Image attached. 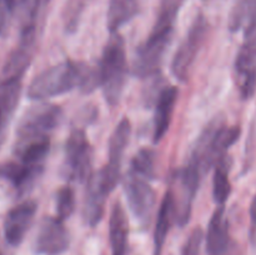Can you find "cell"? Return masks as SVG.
I'll return each instance as SVG.
<instances>
[{
    "instance_id": "31",
    "label": "cell",
    "mask_w": 256,
    "mask_h": 255,
    "mask_svg": "<svg viewBox=\"0 0 256 255\" xmlns=\"http://www.w3.org/2000/svg\"><path fill=\"white\" fill-rule=\"evenodd\" d=\"M0 178H2V164H0Z\"/></svg>"
},
{
    "instance_id": "19",
    "label": "cell",
    "mask_w": 256,
    "mask_h": 255,
    "mask_svg": "<svg viewBox=\"0 0 256 255\" xmlns=\"http://www.w3.org/2000/svg\"><path fill=\"white\" fill-rule=\"evenodd\" d=\"M22 95V80L0 84V146L5 142Z\"/></svg>"
},
{
    "instance_id": "3",
    "label": "cell",
    "mask_w": 256,
    "mask_h": 255,
    "mask_svg": "<svg viewBox=\"0 0 256 255\" xmlns=\"http://www.w3.org/2000/svg\"><path fill=\"white\" fill-rule=\"evenodd\" d=\"M82 62L66 60L38 74L28 88L26 95L32 100H45L79 89L82 79Z\"/></svg>"
},
{
    "instance_id": "13",
    "label": "cell",
    "mask_w": 256,
    "mask_h": 255,
    "mask_svg": "<svg viewBox=\"0 0 256 255\" xmlns=\"http://www.w3.org/2000/svg\"><path fill=\"white\" fill-rule=\"evenodd\" d=\"M35 42H36V35H20L19 45L9 55L0 72V84L22 80V75L32 60Z\"/></svg>"
},
{
    "instance_id": "25",
    "label": "cell",
    "mask_w": 256,
    "mask_h": 255,
    "mask_svg": "<svg viewBox=\"0 0 256 255\" xmlns=\"http://www.w3.org/2000/svg\"><path fill=\"white\" fill-rule=\"evenodd\" d=\"M130 172L144 176L146 179H155V152L149 148L139 150L132 160Z\"/></svg>"
},
{
    "instance_id": "14",
    "label": "cell",
    "mask_w": 256,
    "mask_h": 255,
    "mask_svg": "<svg viewBox=\"0 0 256 255\" xmlns=\"http://www.w3.org/2000/svg\"><path fill=\"white\" fill-rule=\"evenodd\" d=\"M235 78L242 99L256 92V42H244L235 59Z\"/></svg>"
},
{
    "instance_id": "24",
    "label": "cell",
    "mask_w": 256,
    "mask_h": 255,
    "mask_svg": "<svg viewBox=\"0 0 256 255\" xmlns=\"http://www.w3.org/2000/svg\"><path fill=\"white\" fill-rule=\"evenodd\" d=\"M185 0H160L154 29L174 32L175 22Z\"/></svg>"
},
{
    "instance_id": "27",
    "label": "cell",
    "mask_w": 256,
    "mask_h": 255,
    "mask_svg": "<svg viewBox=\"0 0 256 255\" xmlns=\"http://www.w3.org/2000/svg\"><path fill=\"white\" fill-rule=\"evenodd\" d=\"M15 5L12 0H0V38H6L12 28Z\"/></svg>"
},
{
    "instance_id": "6",
    "label": "cell",
    "mask_w": 256,
    "mask_h": 255,
    "mask_svg": "<svg viewBox=\"0 0 256 255\" xmlns=\"http://www.w3.org/2000/svg\"><path fill=\"white\" fill-rule=\"evenodd\" d=\"M92 166V150L84 130L75 129L68 136L65 144L64 174L69 180L88 182Z\"/></svg>"
},
{
    "instance_id": "21",
    "label": "cell",
    "mask_w": 256,
    "mask_h": 255,
    "mask_svg": "<svg viewBox=\"0 0 256 255\" xmlns=\"http://www.w3.org/2000/svg\"><path fill=\"white\" fill-rule=\"evenodd\" d=\"M129 222L126 214L119 202L112 209L109 222V240L112 255H126Z\"/></svg>"
},
{
    "instance_id": "17",
    "label": "cell",
    "mask_w": 256,
    "mask_h": 255,
    "mask_svg": "<svg viewBox=\"0 0 256 255\" xmlns=\"http://www.w3.org/2000/svg\"><path fill=\"white\" fill-rule=\"evenodd\" d=\"M178 100V89L175 86H166L160 90L155 100L154 114V142H159L165 136L172 124V114Z\"/></svg>"
},
{
    "instance_id": "1",
    "label": "cell",
    "mask_w": 256,
    "mask_h": 255,
    "mask_svg": "<svg viewBox=\"0 0 256 255\" xmlns=\"http://www.w3.org/2000/svg\"><path fill=\"white\" fill-rule=\"evenodd\" d=\"M239 136V128H228L224 118H214L198 136L188 162L195 165L202 174L205 175L210 168L215 166L225 158L228 149L235 144Z\"/></svg>"
},
{
    "instance_id": "32",
    "label": "cell",
    "mask_w": 256,
    "mask_h": 255,
    "mask_svg": "<svg viewBox=\"0 0 256 255\" xmlns=\"http://www.w3.org/2000/svg\"><path fill=\"white\" fill-rule=\"evenodd\" d=\"M0 255H2V252H0Z\"/></svg>"
},
{
    "instance_id": "18",
    "label": "cell",
    "mask_w": 256,
    "mask_h": 255,
    "mask_svg": "<svg viewBox=\"0 0 256 255\" xmlns=\"http://www.w3.org/2000/svg\"><path fill=\"white\" fill-rule=\"evenodd\" d=\"M176 222V198L174 192L169 189L162 198L158 212L156 225L154 232V255H162L168 232L172 225Z\"/></svg>"
},
{
    "instance_id": "7",
    "label": "cell",
    "mask_w": 256,
    "mask_h": 255,
    "mask_svg": "<svg viewBox=\"0 0 256 255\" xmlns=\"http://www.w3.org/2000/svg\"><path fill=\"white\" fill-rule=\"evenodd\" d=\"M172 34V32L152 29L148 39L138 46L132 60V72L136 76L150 78L158 74Z\"/></svg>"
},
{
    "instance_id": "30",
    "label": "cell",
    "mask_w": 256,
    "mask_h": 255,
    "mask_svg": "<svg viewBox=\"0 0 256 255\" xmlns=\"http://www.w3.org/2000/svg\"><path fill=\"white\" fill-rule=\"evenodd\" d=\"M12 2H14L15 5V9L22 10L28 4H29L30 0H12Z\"/></svg>"
},
{
    "instance_id": "9",
    "label": "cell",
    "mask_w": 256,
    "mask_h": 255,
    "mask_svg": "<svg viewBox=\"0 0 256 255\" xmlns=\"http://www.w3.org/2000/svg\"><path fill=\"white\" fill-rule=\"evenodd\" d=\"M114 190L108 180L104 170H99L90 175L86 182V189L82 205V218L85 224L94 228L102 222L105 210V202L110 192Z\"/></svg>"
},
{
    "instance_id": "23",
    "label": "cell",
    "mask_w": 256,
    "mask_h": 255,
    "mask_svg": "<svg viewBox=\"0 0 256 255\" xmlns=\"http://www.w3.org/2000/svg\"><path fill=\"white\" fill-rule=\"evenodd\" d=\"M229 162L226 156L222 158L216 165H215L214 179H212V195H214L215 202L219 205H225L228 198L232 192V185L229 180Z\"/></svg>"
},
{
    "instance_id": "29",
    "label": "cell",
    "mask_w": 256,
    "mask_h": 255,
    "mask_svg": "<svg viewBox=\"0 0 256 255\" xmlns=\"http://www.w3.org/2000/svg\"><path fill=\"white\" fill-rule=\"evenodd\" d=\"M250 239L256 242V196L252 199L250 205Z\"/></svg>"
},
{
    "instance_id": "20",
    "label": "cell",
    "mask_w": 256,
    "mask_h": 255,
    "mask_svg": "<svg viewBox=\"0 0 256 255\" xmlns=\"http://www.w3.org/2000/svg\"><path fill=\"white\" fill-rule=\"evenodd\" d=\"M230 30L244 28V42H256V0H239L229 20Z\"/></svg>"
},
{
    "instance_id": "4",
    "label": "cell",
    "mask_w": 256,
    "mask_h": 255,
    "mask_svg": "<svg viewBox=\"0 0 256 255\" xmlns=\"http://www.w3.org/2000/svg\"><path fill=\"white\" fill-rule=\"evenodd\" d=\"M62 118V112L58 105L42 102L29 108L18 125L15 142L48 138L59 125Z\"/></svg>"
},
{
    "instance_id": "10",
    "label": "cell",
    "mask_w": 256,
    "mask_h": 255,
    "mask_svg": "<svg viewBox=\"0 0 256 255\" xmlns=\"http://www.w3.org/2000/svg\"><path fill=\"white\" fill-rule=\"evenodd\" d=\"M69 248V232L59 218L46 216L40 222L32 249L38 255H59Z\"/></svg>"
},
{
    "instance_id": "16",
    "label": "cell",
    "mask_w": 256,
    "mask_h": 255,
    "mask_svg": "<svg viewBox=\"0 0 256 255\" xmlns=\"http://www.w3.org/2000/svg\"><path fill=\"white\" fill-rule=\"evenodd\" d=\"M232 240L229 235V222L225 218L224 205H219L212 214L208 226V255H230Z\"/></svg>"
},
{
    "instance_id": "2",
    "label": "cell",
    "mask_w": 256,
    "mask_h": 255,
    "mask_svg": "<svg viewBox=\"0 0 256 255\" xmlns=\"http://www.w3.org/2000/svg\"><path fill=\"white\" fill-rule=\"evenodd\" d=\"M128 62L124 39L118 32L112 34L102 52L99 64L100 88L109 105L119 104L126 82Z\"/></svg>"
},
{
    "instance_id": "15",
    "label": "cell",
    "mask_w": 256,
    "mask_h": 255,
    "mask_svg": "<svg viewBox=\"0 0 256 255\" xmlns=\"http://www.w3.org/2000/svg\"><path fill=\"white\" fill-rule=\"evenodd\" d=\"M42 165H28L20 162L2 164V178L10 182L18 195H25L32 190L42 174Z\"/></svg>"
},
{
    "instance_id": "5",
    "label": "cell",
    "mask_w": 256,
    "mask_h": 255,
    "mask_svg": "<svg viewBox=\"0 0 256 255\" xmlns=\"http://www.w3.org/2000/svg\"><path fill=\"white\" fill-rule=\"evenodd\" d=\"M206 32V19L202 14H198L172 58V72L179 82H186L192 64L196 60L198 54L204 44Z\"/></svg>"
},
{
    "instance_id": "11",
    "label": "cell",
    "mask_w": 256,
    "mask_h": 255,
    "mask_svg": "<svg viewBox=\"0 0 256 255\" xmlns=\"http://www.w3.org/2000/svg\"><path fill=\"white\" fill-rule=\"evenodd\" d=\"M36 209L38 205L34 200H25L8 212L4 220V236L8 244L12 246L22 244L32 226Z\"/></svg>"
},
{
    "instance_id": "12",
    "label": "cell",
    "mask_w": 256,
    "mask_h": 255,
    "mask_svg": "<svg viewBox=\"0 0 256 255\" xmlns=\"http://www.w3.org/2000/svg\"><path fill=\"white\" fill-rule=\"evenodd\" d=\"M130 134H132L130 122L128 119H122L110 136L108 164L102 168V170H104L108 180L114 189L120 180L122 158H124L125 149L129 144Z\"/></svg>"
},
{
    "instance_id": "22",
    "label": "cell",
    "mask_w": 256,
    "mask_h": 255,
    "mask_svg": "<svg viewBox=\"0 0 256 255\" xmlns=\"http://www.w3.org/2000/svg\"><path fill=\"white\" fill-rule=\"evenodd\" d=\"M139 12V0H109L108 6V29L112 34L132 22Z\"/></svg>"
},
{
    "instance_id": "8",
    "label": "cell",
    "mask_w": 256,
    "mask_h": 255,
    "mask_svg": "<svg viewBox=\"0 0 256 255\" xmlns=\"http://www.w3.org/2000/svg\"><path fill=\"white\" fill-rule=\"evenodd\" d=\"M122 186L128 205L135 219L142 225L149 224L155 206V192L150 185V180L129 172L125 175Z\"/></svg>"
},
{
    "instance_id": "28",
    "label": "cell",
    "mask_w": 256,
    "mask_h": 255,
    "mask_svg": "<svg viewBox=\"0 0 256 255\" xmlns=\"http://www.w3.org/2000/svg\"><path fill=\"white\" fill-rule=\"evenodd\" d=\"M202 239H204L202 230L200 228H195L192 232V234H190V236L188 238L184 248H182V255H199Z\"/></svg>"
},
{
    "instance_id": "26",
    "label": "cell",
    "mask_w": 256,
    "mask_h": 255,
    "mask_svg": "<svg viewBox=\"0 0 256 255\" xmlns=\"http://www.w3.org/2000/svg\"><path fill=\"white\" fill-rule=\"evenodd\" d=\"M56 216L64 222L75 210V194L70 186H62L56 194Z\"/></svg>"
}]
</instances>
